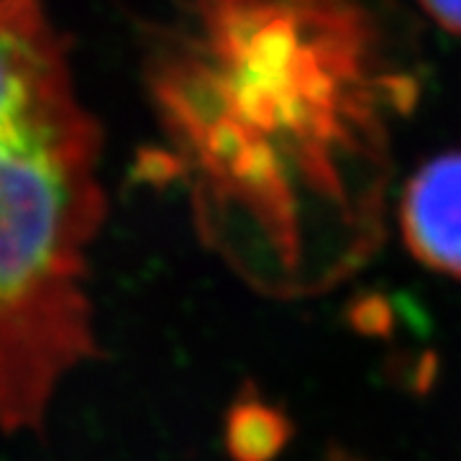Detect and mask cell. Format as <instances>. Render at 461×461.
<instances>
[{
    "instance_id": "cell-1",
    "label": "cell",
    "mask_w": 461,
    "mask_h": 461,
    "mask_svg": "<svg viewBox=\"0 0 461 461\" xmlns=\"http://www.w3.org/2000/svg\"><path fill=\"white\" fill-rule=\"evenodd\" d=\"M382 0H180L144 85L205 244L272 295L323 290L382 241L390 144L420 83Z\"/></svg>"
},
{
    "instance_id": "cell-2",
    "label": "cell",
    "mask_w": 461,
    "mask_h": 461,
    "mask_svg": "<svg viewBox=\"0 0 461 461\" xmlns=\"http://www.w3.org/2000/svg\"><path fill=\"white\" fill-rule=\"evenodd\" d=\"M44 0H0V430H41L98 354L87 251L108 200L103 129Z\"/></svg>"
},
{
    "instance_id": "cell-3",
    "label": "cell",
    "mask_w": 461,
    "mask_h": 461,
    "mask_svg": "<svg viewBox=\"0 0 461 461\" xmlns=\"http://www.w3.org/2000/svg\"><path fill=\"white\" fill-rule=\"evenodd\" d=\"M397 218L418 262L461 280V149L441 151L412 172Z\"/></svg>"
},
{
    "instance_id": "cell-4",
    "label": "cell",
    "mask_w": 461,
    "mask_h": 461,
    "mask_svg": "<svg viewBox=\"0 0 461 461\" xmlns=\"http://www.w3.org/2000/svg\"><path fill=\"white\" fill-rule=\"evenodd\" d=\"M293 426L287 415L257 395H241L226 418V448L233 461H272Z\"/></svg>"
},
{
    "instance_id": "cell-5",
    "label": "cell",
    "mask_w": 461,
    "mask_h": 461,
    "mask_svg": "<svg viewBox=\"0 0 461 461\" xmlns=\"http://www.w3.org/2000/svg\"><path fill=\"white\" fill-rule=\"evenodd\" d=\"M420 8L426 11L441 29L454 36H461V0H418Z\"/></svg>"
}]
</instances>
